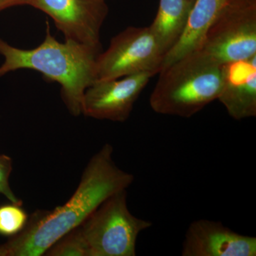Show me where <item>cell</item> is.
<instances>
[{"mask_svg": "<svg viewBox=\"0 0 256 256\" xmlns=\"http://www.w3.org/2000/svg\"><path fill=\"white\" fill-rule=\"evenodd\" d=\"M159 74L150 97L152 109L158 114L188 118L218 100L223 66L196 50Z\"/></svg>", "mask_w": 256, "mask_h": 256, "instance_id": "3957f363", "label": "cell"}, {"mask_svg": "<svg viewBox=\"0 0 256 256\" xmlns=\"http://www.w3.org/2000/svg\"><path fill=\"white\" fill-rule=\"evenodd\" d=\"M218 100L234 119L256 116V55L223 66Z\"/></svg>", "mask_w": 256, "mask_h": 256, "instance_id": "30bf717a", "label": "cell"}, {"mask_svg": "<svg viewBox=\"0 0 256 256\" xmlns=\"http://www.w3.org/2000/svg\"><path fill=\"white\" fill-rule=\"evenodd\" d=\"M152 226L130 212L124 190L102 202L79 228L88 256H134L138 236Z\"/></svg>", "mask_w": 256, "mask_h": 256, "instance_id": "277c9868", "label": "cell"}, {"mask_svg": "<svg viewBox=\"0 0 256 256\" xmlns=\"http://www.w3.org/2000/svg\"><path fill=\"white\" fill-rule=\"evenodd\" d=\"M197 50L222 66L256 55V5L226 4Z\"/></svg>", "mask_w": 256, "mask_h": 256, "instance_id": "8992f818", "label": "cell"}, {"mask_svg": "<svg viewBox=\"0 0 256 256\" xmlns=\"http://www.w3.org/2000/svg\"><path fill=\"white\" fill-rule=\"evenodd\" d=\"M43 42L34 48L22 50L0 38V77L10 72L30 69L40 72L48 82L60 84L62 97L74 116L82 114V98L96 80V62L100 48L52 36L48 22Z\"/></svg>", "mask_w": 256, "mask_h": 256, "instance_id": "7a4b0ae2", "label": "cell"}, {"mask_svg": "<svg viewBox=\"0 0 256 256\" xmlns=\"http://www.w3.org/2000/svg\"><path fill=\"white\" fill-rule=\"evenodd\" d=\"M190 1L195 2V0H190Z\"/></svg>", "mask_w": 256, "mask_h": 256, "instance_id": "ac0fdd59", "label": "cell"}, {"mask_svg": "<svg viewBox=\"0 0 256 256\" xmlns=\"http://www.w3.org/2000/svg\"><path fill=\"white\" fill-rule=\"evenodd\" d=\"M227 4L237 6H249L256 5V0H227Z\"/></svg>", "mask_w": 256, "mask_h": 256, "instance_id": "e0dca14e", "label": "cell"}, {"mask_svg": "<svg viewBox=\"0 0 256 256\" xmlns=\"http://www.w3.org/2000/svg\"><path fill=\"white\" fill-rule=\"evenodd\" d=\"M114 148L106 144L92 156L74 194L63 206L38 210L18 235L0 245V256H40L87 220L102 202L127 190L134 176L114 163Z\"/></svg>", "mask_w": 256, "mask_h": 256, "instance_id": "6da1fadb", "label": "cell"}, {"mask_svg": "<svg viewBox=\"0 0 256 256\" xmlns=\"http://www.w3.org/2000/svg\"><path fill=\"white\" fill-rule=\"evenodd\" d=\"M226 4L227 0H195L182 36L165 55L160 72L200 48L210 25Z\"/></svg>", "mask_w": 256, "mask_h": 256, "instance_id": "8fae6325", "label": "cell"}, {"mask_svg": "<svg viewBox=\"0 0 256 256\" xmlns=\"http://www.w3.org/2000/svg\"><path fill=\"white\" fill-rule=\"evenodd\" d=\"M28 213L22 205H4L0 206V235L13 237L18 235L28 224Z\"/></svg>", "mask_w": 256, "mask_h": 256, "instance_id": "5bb4252c", "label": "cell"}, {"mask_svg": "<svg viewBox=\"0 0 256 256\" xmlns=\"http://www.w3.org/2000/svg\"><path fill=\"white\" fill-rule=\"evenodd\" d=\"M194 2L160 0L154 21L149 26L165 55L182 36Z\"/></svg>", "mask_w": 256, "mask_h": 256, "instance_id": "7c38bea8", "label": "cell"}, {"mask_svg": "<svg viewBox=\"0 0 256 256\" xmlns=\"http://www.w3.org/2000/svg\"><path fill=\"white\" fill-rule=\"evenodd\" d=\"M12 170V160L9 156H0V194L4 195L11 203L22 205V201L13 193L10 186L9 178Z\"/></svg>", "mask_w": 256, "mask_h": 256, "instance_id": "9a60e30c", "label": "cell"}, {"mask_svg": "<svg viewBox=\"0 0 256 256\" xmlns=\"http://www.w3.org/2000/svg\"><path fill=\"white\" fill-rule=\"evenodd\" d=\"M28 5L52 18L65 40L101 50V28L108 14L106 0H30Z\"/></svg>", "mask_w": 256, "mask_h": 256, "instance_id": "52a82bcc", "label": "cell"}, {"mask_svg": "<svg viewBox=\"0 0 256 256\" xmlns=\"http://www.w3.org/2000/svg\"><path fill=\"white\" fill-rule=\"evenodd\" d=\"M183 256H256V238L242 235L216 220H198L185 234Z\"/></svg>", "mask_w": 256, "mask_h": 256, "instance_id": "9c48e42d", "label": "cell"}, {"mask_svg": "<svg viewBox=\"0 0 256 256\" xmlns=\"http://www.w3.org/2000/svg\"><path fill=\"white\" fill-rule=\"evenodd\" d=\"M154 74L143 72L110 80H97L85 92L82 114L97 120L122 122Z\"/></svg>", "mask_w": 256, "mask_h": 256, "instance_id": "ba28073f", "label": "cell"}, {"mask_svg": "<svg viewBox=\"0 0 256 256\" xmlns=\"http://www.w3.org/2000/svg\"><path fill=\"white\" fill-rule=\"evenodd\" d=\"M165 54L149 26H129L112 37L99 54L96 80H110L143 72L159 74Z\"/></svg>", "mask_w": 256, "mask_h": 256, "instance_id": "5b68a950", "label": "cell"}, {"mask_svg": "<svg viewBox=\"0 0 256 256\" xmlns=\"http://www.w3.org/2000/svg\"><path fill=\"white\" fill-rule=\"evenodd\" d=\"M46 256H88V249L79 226L70 230L52 246Z\"/></svg>", "mask_w": 256, "mask_h": 256, "instance_id": "4fadbf2b", "label": "cell"}, {"mask_svg": "<svg viewBox=\"0 0 256 256\" xmlns=\"http://www.w3.org/2000/svg\"><path fill=\"white\" fill-rule=\"evenodd\" d=\"M30 0H0V12L13 6L28 5Z\"/></svg>", "mask_w": 256, "mask_h": 256, "instance_id": "2e32d148", "label": "cell"}]
</instances>
